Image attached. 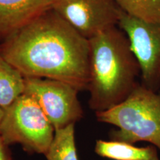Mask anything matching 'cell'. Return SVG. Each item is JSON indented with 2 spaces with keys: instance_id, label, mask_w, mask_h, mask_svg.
<instances>
[{
  "instance_id": "6da1fadb",
  "label": "cell",
  "mask_w": 160,
  "mask_h": 160,
  "mask_svg": "<svg viewBox=\"0 0 160 160\" xmlns=\"http://www.w3.org/2000/svg\"><path fill=\"white\" fill-rule=\"evenodd\" d=\"M0 53L25 77L88 90L89 40L51 8L4 39Z\"/></svg>"
},
{
  "instance_id": "7a4b0ae2",
  "label": "cell",
  "mask_w": 160,
  "mask_h": 160,
  "mask_svg": "<svg viewBox=\"0 0 160 160\" xmlns=\"http://www.w3.org/2000/svg\"><path fill=\"white\" fill-rule=\"evenodd\" d=\"M90 108L96 113L124 101L138 85L139 62L128 39L117 26L89 39Z\"/></svg>"
},
{
  "instance_id": "3957f363",
  "label": "cell",
  "mask_w": 160,
  "mask_h": 160,
  "mask_svg": "<svg viewBox=\"0 0 160 160\" xmlns=\"http://www.w3.org/2000/svg\"><path fill=\"white\" fill-rule=\"evenodd\" d=\"M100 122L117 128L109 133L111 140L134 144L146 142L160 150V94L138 84L124 101L96 113Z\"/></svg>"
},
{
  "instance_id": "277c9868",
  "label": "cell",
  "mask_w": 160,
  "mask_h": 160,
  "mask_svg": "<svg viewBox=\"0 0 160 160\" xmlns=\"http://www.w3.org/2000/svg\"><path fill=\"white\" fill-rule=\"evenodd\" d=\"M54 135V127L31 96L23 93L5 109L0 136L7 145L19 144L30 154L45 155Z\"/></svg>"
},
{
  "instance_id": "5b68a950",
  "label": "cell",
  "mask_w": 160,
  "mask_h": 160,
  "mask_svg": "<svg viewBox=\"0 0 160 160\" xmlns=\"http://www.w3.org/2000/svg\"><path fill=\"white\" fill-rule=\"evenodd\" d=\"M79 92L64 82L25 77L24 93L36 100L55 130L76 124L82 119L84 111L78 99Z\"/></svg>"
},
{
  "instance_id": "8992f818",
  "label": "cell",
  "mask_w": 160,
  "mask_h": 160,
  "mask_svg": "<svg viewBox=\"0 0 160 160\" xmlns=\"http://www.w3.org/2000/svg\"><path fill=\"white\" fill-rule=\"evenodd\" d=\"M117 26L127 36L139 62L142 85L157 92L160 87V20L144 21L121 11Z\"/></svg>"
},
{
  "instance_id": "52a82bcc",
  "label": "cell",
  "mask_w": 160,
  "mask_h": 160,
  "mask_svg": "<svg viewBox=\"0 0 160 160\" xmlns=\"http://www.w3.org/2000/svg\"><path fill=\"white\" fill-rule=\"evenodd\" d=\"M51 8L88 39L117 26L122 11L113 0H51Z\"/></svg>"
},
{
  "instance_id": "ba28073f",
  "label": "cell",
  "mask_w": 160,
  "mask_h": 160,
  "mask_svg": "<svg viewBox=\"0 0 160 160\" xmlns=\"http://www.w3.org/2000/svg\"><path fill=\"white\" fill-rule=\"evenodd\" d=\"M51 0H0V38L5 39L51 8Z\"/></svg>"
},
{
  "instance_id": "9c48e42d",
  "label": "cell",
  "mask_w": 160,
  "mask_h": 160,
  "mask_svg": "<svg viewBox=\"0 0 160 160\" xmlns=\"http://www.w3.org/2000/svg\"><path fill=\"white\" fill-rule=\"evenodd\" d=\"M155 148L153 145L137 147L124 142L98 139L94 151L99 157L112 160H148Z\"/></svg>"
},
{
  "instance_id": "30bf717a",
  "label": "cell",
  "mask_w": 160,
  "mask_h": 160,
  "mask_svg": "<svg viewBox=\"0 0 160 160\" xmlns=\"http://www.w3.org/2000/svg\"><path fill=\"white\" fill-rule=\"evenodd\" d=\"M25 90V77L0 53V107L7 108Z\"/></svg>"
},
{
  "instance_id": "8fae6325",
  "label": "cell",
  "mask_w": 160,
  "mask_h": 160,
  "mask_svg": "<svg viewBox=\"0 0 160 160\" xmlns=\"http://www.w3.org/2000/svg\"><path fill=\"white\" fill-rule=\"evenodd\" d=\"M75 124L55 130V135L45 156L47 160H79L75 142Z\"/></svg>"
},
{
  "instance_id": "7c38bea8",
  "label": "cell",
  "mask_w": 160,
  "mask_h": 160,
  "mask_svg": "<svg viewBox=\"0 0 160 160\" xmlns=\"http://www.w3.org/2000/svg\"><path fill=\"white\" fill-rule=\"evenodd\" d=\"M128 15L148 22L160 20V0H113Z\"/></svg>"
},
{
  "instance_id": "4fadbf2b",
  "label": "cell",
  "mask_w": 160,
  "mask_h": 160,
  "mask_svg": "<svg viewBox=\"0 0 160 160\" xmlns=\"http://www.w3.org/2000/svg\"><path fill=\"white\" fill-rule=\"evenodd\" d=\"M148 160H160V159L159 158V156H158L157 148H155L153 149V151L152 152L151 157H150Z\"/></svg>"
},
{
  "instance_id": "5bb4252c",
  "label": "cell",
  "mask_w": 160,
  "mask_h": 160,
  "mask_svg": "<svg viewBox=\"0 0 160 160\" xmlns=\"http://www.w3.org/2000/svg\"><path fill=\"white\" fill-rule=\"evenodd\" d=\"M4 112H5V110H4L2 108L0 107V125H1L2 119V117H3V115H4Z\"/></svg>"
},
{
  "instance_id": "9a60e30c",
  "label": "cell",
  "mask_w": 160,
  "mask_h": 160,
  "mask_svg": "<svg viewBox=\"0 0 160 160\" xmlns=\"http://www.w3.org/2000/svg\"><path fill=\"white\" fill-rule=\"evenodd\" d=\"M0 160H13L12 158H0Z\"/></svg>"
}]
</instances>
